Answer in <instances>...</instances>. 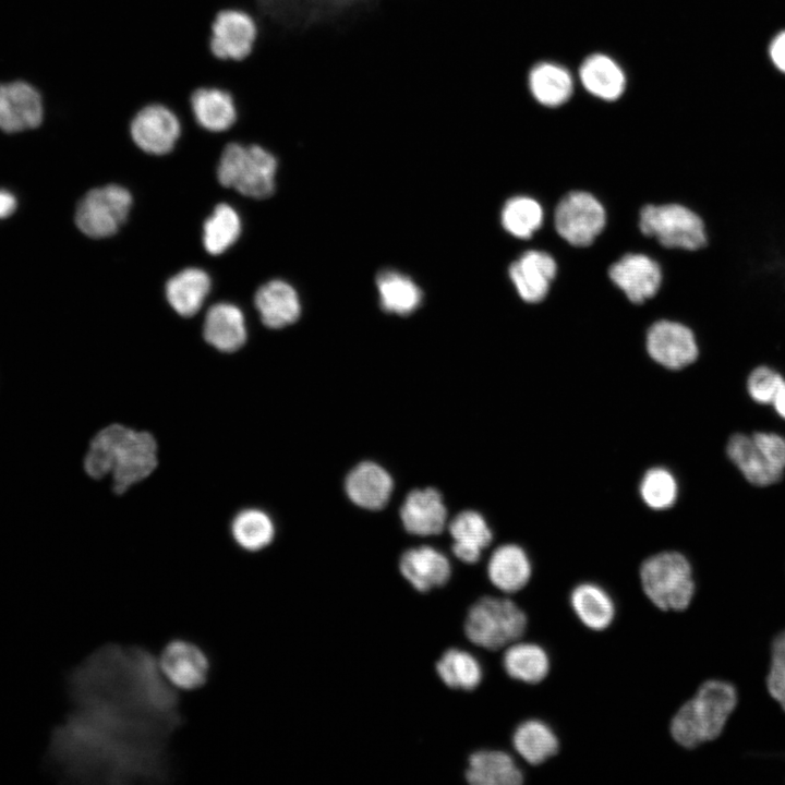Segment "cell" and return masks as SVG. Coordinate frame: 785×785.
<instances>
[{"label":"cell","instance_id":"4fadbf2b","mask_svg":"<svg viewBox=\"0 0 785 785\" xmlns=\"http://www.w3.org/2000/svg\"><path fill=\"white\" fill-rule=\"evenodd\" d=\"M647 349L650 357L669 370H680L693 363L699 348L693 331L677 322L659 321L648 330Z\"/></svg>","mask_w":785,"mask_h":785},{"label":"cell","instance_id":"b9f144b4","mask_svg":"<svg viewBox=\"0 0 785 785\" xmlns=\"http://www.w3.org/2000/svg\"><path fill=\"white\" fill-rule=\"evenodd\" d=\"M770 56L775 67L785 73V31L771 43Z\"/></svg>","mask_w":785,"mask_h":785},{"label":"cell","instance_id":"484cf974","mask_svg":"<svg viewBox=\"0 0 785 785\" xmlns=\"http://www.w3.org/2000/svg\"><path fill=\"white\" fill-rule=\"evenodd\" d=\"M205 340L222 352L239 350L246 340V328L241 310L229 303L213 305L204 321Z\"/></svg>","mask_w":785,"mask_h":785},{"label":"cell","instance_id":"8d00e7d4","mask_svg":"<svg viewBox=\"0 0 785 785\" xmlns=\"http://www.w3.org/2000/svg\"><path fill=\"white\" fill-rule=\"evenodd\" d=\"M542 221V207L530 197H512L505 203L502 210L503 227L517 238H530L541 227Z\"/></svg>","mask_w":785,"mask_h":785},{"label":"cell","instance_id":"7402d4cb","mask_svg":"<svg viewBox=\"0 0 785 785\" xmlns=\"http://www.w3.org/2000/svg\"><path fill=\"white\" fill-rule=\"evenodd\" d=\"M464 778L471 785H520L524 777L508 752L480 749L469 756Z\"/></svg>","mask_w":785,"mask_h":785},{"label":"cell","instance_id":"e575fe53","mask_svg":"<svg viewBox=\"0 0 785 785\" xmlns=\"http://www.w3.org/2000/svg\"><path fill=\"white\" fill-rule=\"evenodd\" d=\"M231 534L241 548L257 552L271 543L275 536V527L264 511L245 509L234 517Z\"/></svg>","mask_w":785,"mask_h":785},{"label":"cell","instance_id":"277c9868","mask_svg":"<svg viewBox=\"0 0 785 785\" xmlns=\"http://www.w3.org/2000/svg\"><path fill=\"white\" fill-rule=\"evenodd\" d=\"M527 627L524 611L506 596L479 597L470 605L463 620L467 640L486 651H498L520 640Z\"/></svg>","mask_w":785,"mask_h":785},{"label":"cell","instance_id":"8fae6325","mask_svg":"<svg viewBox=\"0 0 785 785\" xmlns=\"http://www.w3.org/2000/svg\"><path fill=\"white\" fill-rule=\"evenodd\" d=\"M130 134L138 148L152 155H165L174 148L181 135L177 113L161 102L141 107L130 122Z\"/></svg>","mask_w":785,"mask_h":785},{"label":"cell","instance_id":"7c38bea8","mask_svg":"<svg viewBox=\"0 0 785 785\" xmlns=\"http://www.w3.org/2000/svg\"><path fill=\"white\" fill-rule=\"evenodd\" d=\"M158 665L166 680L174 688L194 690L208 679L209 660L196 644L176 639L161 651Z\"/></svg>","mask_w":785,"mask_h":785},{"label":"cell","instance_id":"3957f363","mask_svg":"<svg viewBox=\"0 0 785 785\" xmlns=\"http://www.w3.org/2000/svg\"><path fill=\"white\" fill-rule=\"evenodd\" d=\"M737 704L738 690L734 684L723 679H708L672 717L671 736L686 749L713 741L724 732Z\"/></svg>","mask_w":785,"mask_h":785},{"label":"cell","instance_id":"f546056e","mask_svg":"<svg viewBox=\"0 0 785 785\" xmlns=\"http://www.w3.org/2000/svg\"><path fill=\"white\" fill-rule=\"evenodd\" d=\"M210 290V278L202 269L186 268L166 285V297L171 307L181 316L195 315Z\"/></svg>","mask_w":785,"mask_h":785},{"label":"cell","instance_id":"836d02e7","mask_svg":"<svg viewBox=\"0 0 785 785\" xmlns=\"http://www.w3.org/2000/svg\"><path fill=\"white\" fill-rule=\"evenodd\" d=\"M529 88L533 97L542 105L557 107L565 104L572 94V78L560 65L542 62L529 74Z\"/></svg>","mask_w":785,"mask_h":785},{"label":"cell","instance_id":"2e32d148","mask_svg":"<svg viewBox=\"0 0 785 785\" xmlns=\"http://www.w3.org/2000/svg\"><path fill=\"white\" fill-rule=\"evenodd\" d=\"M189 106L195 122L209 132H225L238 119L234 95L218 85H202L190 95Z\"/></svg>","mask_w":785,"mask_h":785},{"label":"cell","instance_id":"d4e9b609","mask_svg":"<svg viewBox=\"0 0 785 785\" xmlns=\"http://www.w3.org/2000/svg\"><path fill=\"white\" fill-rule=\"evenodd\" d=\"M726 451L730 461L753 485L768 486L776 483L783 475V472L770 462L752 436L734 434L727 443Z\"/></svg>","mask_w":785,"mask_h":785},{"label":"cell","instance_id":"ab89813d","mask_svg":"<svg viewBox=\"0 0 785 785\" xmlns=\"http://www.w3.org/2000/svg\"><path fill=\"white\" fill-rule=\"evenodd\" d=\"M783 381V376L774 369L761 365L749 374L747 390L753 401L760 404H771Z\"/></svg>","mask_w":785,"mask_h":785},{"label":"cell","instance_id":"30bf717a","mask_svg":"<svg viewBox=\"0 0 785 785\" xmlns=\"http://www.w3.org/2000/svg\"><path fill=\"white\" fill-rule=\"evenodd\" d=\"M558 234L575 246H588L605 226V212L590 193L573 191L558 203L554 214Z\"/></svg>","mask_w":785,"mask_h":785},{"label":"cell","instance_id":"5b68a950","mask_svg":"<svg viewBox=\"0 0 785 785\" xmlns=\"http://www.w3.org/2000/svg\"><path fill=\"white\" fill-rule=\"evenodd\" d=\"M643 593L661 611H685L696 594V581L688 558L665 551L645 558L639 569Z\"/></svg>","mask_w":785,"mask_h":785},{"label":"cell","instance_id":"44dd1931","mask_svg":"<svg viewBox=\"0 0 785 785\" xmlns=\"http://www.w3.org/2000/svg\"><path fill=\"white\" fill-rule=\"evenodd\" d=\"M392 479L384 468L365 461L353 468L345 483L349 498L358 506L377 510L383 508L392 492Z\"/></svg>","mask_w":785,"mask_h":785},{"label":"cell","instance_id":"7a4b0ae2","mask_svg":"<svg viewBox=\"0 0 785 785\" xmlns=\"http://www.w3.org/2000/svg\"><path fill=\"white\" fill-rule=\"evenodd\" d=\"M157 467V445L147 432L111 424L93 438L84 460L86 473L94 479L111 474L113 490L124 493L147 478Z\"/></svg>","mask_w":785,"mask_h":785},{"label":"cell","instance_id":"ffe728a7","mask_svg":"<svg viewBox=\"0 0 785 785\" xmlns=\"http://www.w3.org/2000/svg\"><path fill=\"white\" fill-rule=\"evenodd\" d=\"M556 274L554 258L541 251L523 253L509 267V276L522 300L536 303L547 294Z\"/></svg>","mask_w":785,"mask_h":785},{"label":"cell","instance_id":"603a6c76","mask_svg":"<svg viewBox=\"0 0 785 785\" xmlns=\"http://www.w3.org/2000/svg\"><path fill=\"white\" fill-rule=\"evenodd\" d=\"M254 303L264 325L274 329L293 324L301 314L297 291L279 279L263 285L255 293Z\"/></svg>","mask_w":785,"mask_h":785},{"label":"cell","instance_id":"cb8c5ba5","mask_svg":"<svg viewBox=\"0 0 785 785\" xmlns=\"http://www.w3.org/2000/svg\"><path fill=\"white\" fill-rule=\"evenodd\" d=\"M570 607L578 620L592 631H603L614 621L616 606L611 594L595 582H581L569 594Z\"/></svg>","mask_w":785,"mask_h":785},{"label":"cell","instance_id":"5bb4252c","mask_svg":"<svg viewBox=\"0 0 785 785\" xmlns=\"http://www.w3.org/2000/svg\"><path fill=\"white\" fill-rule=\"evenodd\" d=\"M398 569L412 589L420 593L444 587L452 575L449 559L438 550L427 545L403 552Z\"/></svg>","mask_w":785,"mask_h":785},{"label":"cell","instance_id":"60d3db41","mask_svg":"<svg viewBox=\"0 0 785 785\" xmlns=\"http://www.w3.org/2000/svg\"><path fill=\"white\" fill-rule=\"evenodd\" d=\"M770 462L780 471L785 470V438L775 433L757 432L751 435Z\"/></svg>","mask_w":785,"mask_h":785},{"label":"cell","instance_id":"6da1fadb","mask_svg":"<svg viewBox=\"0 0 785 785\" xmlns=\"http://www.w3.org/2000/svg\"><path fill=\"white\" fill-rule=\"evenodd\" d=\"M68 683L75 710L57 727L49 749L67 775L111 782L166 775V745L181 716L174 688L152 653L102 647Z\"/></svg>","mask_w":785,"mask_h":785},{"label":"cell","instance_id":"9c48e42d","mask_svg":"<svg viewBox=\"0 0 785 785\" xmlns=\"http://www.w3.org/2000/svg\"><path fill=\"white\" fill-rule=\"evenodd\" d=\"M258 37L256 17L243 8L228 7L219 10L210 23L208 48L218 60L241 62L252 55Z\"/></svg>","mask_w":785,"mask_h":785},{"label":"cell","instance_id":"4dcf8cb0","mask_svg":"<svg viewBox=\"0 0 785 785\" xmlns=\"http://www.w3.org/2000/svg\"><path fill=\"white\" fill-rule=\"evenodd\" d=\"M583 87L593 96L604 100L619 98L626 87L625 74L619 65L605 55H592L579 70Z\"/></svg>","mask_w":785,"mask_h":785},{"label":"cell","instance_id":"9a60e30c","mask_svg":"<svg viewBox=\"0 0 785 785\" xmlns=\"http://www.w3.org/2000/svg\"><path fill=\"white\" fill-rule=\"evenodd\" d=\"M44 108L39 93L25 82L0 85V130L14 133L38 126Z\"/></svg>","mask_w":785,"mask_h":785},{"label":"cell","instance_id":"4316f807","mask_svg":"<svg viewBox=\"0 0 785 785\" xmlns=\"http://www.w3.org/2000/svg\"><path fill=\"white\" fill-rule=\"evenodd\" d=\"M449 533L454 540L452 553L464 564L480 560L483 550L493 540V533L483 516L473 510L458 514L449 524Z\"/></svg>","mask_w":785,"mask_h":785},{"label":"cell","instance_id":"d6986e66","mask_svg":"<svg viewBox=\"0 0 785 785\" xmlns=\"http://www.w3.org/2000/svg\"><path fill=\"white\" fill-rule=\"evenodd\" d=\"M486 575L496 590L504 594H514L529 583L532 563L521 546L514 543L503 544L491 554Z\"/></svg>","mask_w":785,"mask_h":785},{"label":"cell","instance_id":"1f68e13d","mask_svg":"<svg viewBox=\"0 0 785 785\" xmlns=\"http://www.w3.org/2000/svg\"><path fill=\"white\" fill-rule=\"evenodd\" d=\"M435 672L446 687L463 691L476 689L484 673L476 656L458 648H449L438 657Z\"/></svg>","mask_w":785,"mask_h":785},{"label":"cell","instance_id":"74e56055","mask_svg":"<svg viewBox=\"0 0 785 785\" xmlns=\"http://www.w3.org/2000/svg\"><path fill=\"white\" fill-rule=\"evenodd\" d=\"M639 491L647 506L663 510L676 502L678 485L675 476L667 469L655 467L644 473Z\"/></svg>","mask_w":785,"mask_h":785},{"label":"cell","instance_id":"52a82bcc","mask_svg":"<svg viewBox=\"0 0 785 785\" xmlns=\"http://www.w3.org/2000/svg\"><path fill=\"white\" fill-rule=\"evenodd\" d=\"M640 230L666 247L699 251L708 244L703 219L679 204L647 205L640 212Z\"/></svg>","mask_w":785,"mask_h":785},{"label":"cell","instance_id":"8992f818","mask_svg":"<svg viewBox=\"0 0 785 785\" xmlns=\"http://www.w3.org/2000/svg\"><path fill=\"white\" fill-rule=\"evenodd\" d=\"M276 170L275 156L262 146L232 142L221 153L217 178L221 185L242 195L266 198L275 191Z\"/></svg>","mask_w":785,"mask_h":785},{"label":"cell","instance_id":"e0dca14e","mask_svg":"<svg viewBox=\"0 0 785 785\" xmlns=\"http://www.w3.org/2000/svg\"><path fill=\"white\" fill-rule=\"evenodd\" d=\"M608 275L633 303L652 298L662 279L660 266L643 254L625 255L609 267Z\"/></svg>","mask_w":785,"mask_h":785},{"label":"cell","instance_id":"d590c367","mask_svg":"<svg viewBox=\"0 0 785 785\" xmlns=\"http://www.w3.org/2000/svg\"><path fill=\"white\" fill-rule=\"evenodd\" d=\"M240 233L241 221L237 212L227 204H219L204 224V247L209 254H221L237 241Z\"/></svg>","mask_w":785,"mask_h":785},{"label":"cell","instance_id":"f1b7e54d","mask_svg":"<svg viewBox=\"0 0 785 785\" xmlns=\"http://www.w3.org/2000/svg\"><path fill=\"white\" fill-rule=\"evenodd\" d=\"M516 753L530 765H540L559 750L553 728L542 720L529 718L518 724L511 735Z\"/></svg>","mask_w":785,"mask_h":785},{"label":"cell","instance_id":"d6a6232c","mask_svg":"<svg viewBox=\"0 0 785 785\" xmlns=\"http://www.w3.org/2000/svg\"><path fill=\"white\" fill-rule=\"evenodd\" d=\"M376 286L385 312L408 315L421 304L420 288L402 273L392 269L382 270L376 277Z\"/></svg>","mask_w":785,"mask_h":785},{"label":"cell","instance_id":"ba28073f","mask_svg":"<svg viewBox=\"0 0 785 785\" xmlns=\"http://www.w3.org/2000/svg\"><path fill=\"white\" fill-rule=\"evenodd\" d=\"M131 193L116 184L88 191L75 210V224L87 237L101 239L113 235L128 218Z\"/></svg>","mask_w":785,"mask_h":785},{"label":"cell","instance_id":"7bdbcfd3","mask_svg":"<svg viewBox=\"0 0 785 785\" xmlns=\"http://www.w3.org/2000/svg\"><path fill=\"white\" fill-rule=\"evenodd\" d=\"M17 206L16 197L8 190L0 189V219L11 216Z\"/></svg>","mask_w":785,"mask_h":785},{"label":"cell","instance_id":"f35d334b","mask_svg":"<svg viewBox=\"0 0 785 785\" xmlns=\"http://www.w3.org/2000/svg\"><path fill=\"white\" fill-rule=\"evenodd\" d=\"M765 684L769 695L785 712V629L780 630L771 640Z\"/></svg>","mask_w":785,"mask_h":785},{"label":"cell","instance_id":"ac0fdd59","mask_svg":"<svg viewBox=\"0 0 785 785\" xmlns=\"http://www.w3.org/2000/svg\"><path fill=\"white\" fill-rule=\"evenodd\" d=\"M400 518L407 532L428 536L443 532L447 511L438 491L414 490L406 497L400 509Z\"/></svg>","mask_w":785,"mask_h":785},{"label":"cell","instance_id":"ee69618b","mask_svg":"<svg viewBox=\"0 0 785 785\" xmlns=\"http://www.w3.org/2000/svg\"><path fill=\"white\" fill-rule=\"evenodd\" d=\"M771 404L778 416L785 420V379L777 389Z\"/></svg>","mask_w":785,"mask_h":785},{"label":"cell","instance_id":"83f0119b","mask_svg":"<svg viewBox=\"0 0 785 785\" xmlns=\"http://www.w3.org/2000/svg\"><path fill=\"white\" fill-rule=\"evenodd\" d=\"M502 666L511 679L535 685L547 677L551 660L542 645L518 640L505 648Z\"/></svg>","mask_w":785,"mask_h":785}]
</instances>
